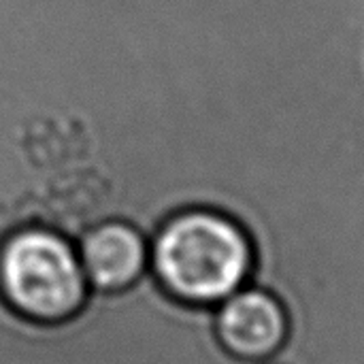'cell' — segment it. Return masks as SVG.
Masks as SVG:
<instances>
[{
  "mask_svg": "<svg viewBox=\"0 0 364 364\" xmlns=\"http://www.w3.org/2000/svg\"><path fill=\"white\" fill-rule=\"evenodd\" d=\"M149 273L173 299L194 307H215L252 282L254 245L230 215L209 207H188L154 230Z\"/></svg>",
  "mask_w": 364,
  "mask_h": 364,
  "instance_id": "1",
  "label": "cell"
},
{
  "mask_svg": "<svg viewBox=\"0 0 364 364\" xmlns=\"http://www.w3.org/2000/svg\"><path fill=\"white\" fill-rule=\"evenodd\" d=\"M77 241L60 228L26 222L0 239V299L21 318L55 324L90 299Z\"/></svg>",
  "mask_w": 364,
  "mask_h": 364,
  "instance_id": "2",
  "label": "cell"
},
{
  "mask_svg": "<svg viewBox=\"0 0 364 364\" xmlns=\"http://www.w3.org/2000/svg\"><path fill=\"white\" fill-rule=\"evenodd\" d=\"M215 335L224 350L245 363L273 358L288 339V314L282 301L254 284L243 286L213 307Z\"/></svg>",
  "mask_w": 364,
  "mask_h": 364,
  "instance_id": "3",
  "label": "cell"
},
{
  "mask_svg": "<svg viewBox=\"0 0 364 364\" xmlns=\"http://www.w3.org/2000/svg\"><path fill=\"white\" fill-rule=\"evenodd\" d=\"M77 250L92 292H122L149 271V237L128 220L109 218L77 237Z\"/></svg>",
  "mask_w": 364,
  "mask_h": 364,
  "instance_id": "4",
  "label": "cell"
}]
</instances>
